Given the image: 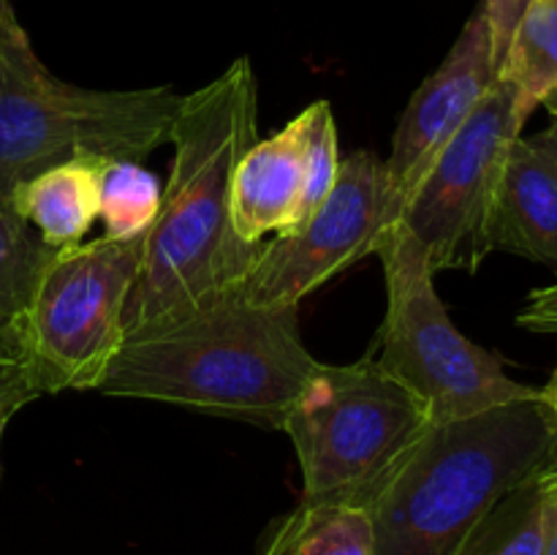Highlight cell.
I'll use <instances>...</instances> for the list:
<instances>
[{"label":"cell","instance_id":"19","mask_svg":"<svg viewBox=\"0 0 557 555\" xmlns=\"http://www.w3.org/2000/svg\"><path fill=\"white\" fill-rule=\"evenodd\" d=\"M44 395V386L38 384L30 362L20 351L14 337V326L0 332V452H3L5 428L11 419Z\"/></svg>","mask_w":557,"mask_h":555},{"label":"cell","instance_id":"11","mask_svg":"<svg viewBox=\"0 0 557 555\" xmlns=\"http://www.w3.org/2000/svg\"><path fill=\"white\" fill-rule=\"evenodd\" d=\"M490 250L557 267V118L506 152L487 221Z\"/></svg>","mask_w":557,"mask_h":555},{"label":"cell","instance_id":"20","mask_svg":"<svg viewBox=\"0 0 557 555\" xmlns=\"http://www.w3.org/2000/svg\"><path fill=\"white\" fill-rule=\"evenodd\" d=\"M531 3L533 0H482L484 20H487L490 27V44H493V63L498 74L506 52H509L511 36H515L517 25H520L522 14Z\"/></svg>","mask_w":557,"mask_h":555},{"label":"cell","instance_id":"23","mask_svg":"<svg viewBox=\"0 0 557 555\" xmlns=\"http://www.w3.org/2000/svg\"><path fill=\"white\" fill-rule=\"evenodd\" d=\"M536 482H539V490H542L544 495H549V498H557V457L553 462H549L547 468H544L542 473H539Z\"/></svg>","mask_w":557,"mask_h":555},{"label":"cell","instance_id":"18","mask_svg":"<svg viewBox=\"0 0 557 555\" xmlns=\"http://www.w3.org/2000/svg\"><path fill=\"white\" fill-rule=\"evenodd\" d=\"M542 490L533 477L484 517L460 555H542Z\"/></svg>","mask_w":557,"mask_h":555},{"label":"cell","instance_id":"10","mask_svg":"<svg viewBox=\"0 0 557 555\" xmlns=\"http://www.w3.org/2000/svg\"><path fill=\"white\" fill-rule=\"evenodd\" d=\"M498 71L493 63V44L484 11L466 22L457 36L455 47L444 63L422 82L408 101L395 136H392L389 158L384 161L386 174V212L384 234L395 226L403 207L419 188L424 174L430 172L444 147L455 139L473 109L479 107Z\"/></svg>","mask_w":557,"mask_h":555},{"label":"cell","instance_id":"24","mask_svg":"<svg viewBox=\"0 0 557 555\" xmlns=\"http://www.w3.org/2000/svg\"><path fill=\"white\" fill-rule=\"evenodd\" d=\"M539 395H542V403L549 408V414H553L555 422H557V368H555L553 379L547 381V386H542V390H539Z\"/></svg>","mask_w":557,"mask_h":555},{"label":"cell","instance_id":"1","mask_svg":"<svg viewBox=\"0 0 557 555\" xmlns=\"http://www.w3.org/2000/svg\"><path fill=\"white\" fill-rule=\"evenodd\" d=\"M256 139L259 82L248 58L183 96L169 136L172 172L125 305V330L228 292L248 275L264 245L243 243L234 232L232 185Z\"/></svg>","mask_w":557,"mask_h":555},{"label":"cell","instance_id":"16","mask_svg":"<svg viewBox=\"0 0 557 555\" xmlns=\"http://www.w3.org/2000/svg\"><path fill=\"white\" fill-rule=\"evenodd\" d=\"M163 188L141 161L109 158L98 169V218L107 226L103 237L134 239L152 229L161 212Z\"/></svg>","mask_w":557,"mask_h":555},{"label":"cell","instance_id":"3","mask_svg":"<svg viewBox=\"0 0 557 555\" xmlns=\"http://www.w3.org/2000/svg\"><path fill=\"white\" fill-rule=\"evenodd\" d=\"M557 457L542 395L430 422L373 498L375 555H460L484 517Z\"/></svg>","mask_w":557,"mask_h":555},{"label":"cell","instance_id":"6","mask_svg":"<svg viewBox=\"0 0 557 555\" xmlns=\"http://www.w3.org/2000/svg\"><path fill=\"white\" fill-rule=\"evenodd\" d=\"M147 234L54 248L14 321L20 351L44 395L98 390L125 335V305L141 270Z\"/></svg>","mask_w":557,"mask_h":555},{"label":"cell","instance_id":"9","mask_svg":"<svg viewBox=\"0 0 557 555\" xmlns=\"http://www.w3.org/2000/svg\"><path fill=\"white\" fill-rule=\"evenodd\" d=\"M384 212V161L375 152H354L341 161L319 210L297 232L264 243L237 292L261 305H299L341 270L375 256Z\"/></svg>","mask_w":557,"mask_h":555},{"label":"cell","instance_id":"15","mask_svg":"<svg viewBox=\"0 0 557 555\" xmlns=\"http://www.w3.org/2000/svg\"><path fill=\"white\" fill-rule=\"evenodd\" d=\"M498 76L515 85L528 118L539 107L557 118V0H533L528 5Z\"/></svg>","mask_w":557,"mask_h":555},{"label":"cell","instance_id":"12","mask_svg":"<svg viewBox=\"0 0 557 555\" xmlns=\"http://www.w3.org/2000/svg\"><path fill=\"white\" fill-rule=\"evenodd\" d=\"M308 188V141L302 118L270 139H256L239 158L232 185V226L248 245L267 234H292L302 226Z\"/></svg>","mask_w":557,"mask_h":555},{"label":"cell","instance_id":"21","mask_svg":"<svg viewBox=\"0 0 557 555\" xmlns=\"http://www.w3.org/2000/svg\"><path fill=\"white\" fill-rule=\"evenodd\" d=\"M517 326L542 335H557V283L531 292L528 303L517 313Z\"/></svg>","mask_w":557,"mask_h":555},{"label":"cell","instance_id":"22","mask_svg":"<svg viewBox=\"0 0 557 555\" xmlns=\"http://www.w3.org/2000/svg\"><path fill=\"white\" fill-rule=\"evenodd\" d=\"M544 511V550L542 555H557V498L542 493Z\"/></svg>","mask_w":557,"mask_h":555},{"label":"cell","instance_id":"14","mask_svg":"<svg viewBox=\"0 0 557 555\" xmlns=\"http://www.w3.org/2000/svg\"><path fill=\"white\" fill-rule=\"evenodd\" d=\"M261 555H375L373 515L351 501H299L270 528Z\"/></svg>","mask_w":557,"mask_h":555},{"label":"cell","instance_id":"2","mask_svg":"<svg viewBox=\"0 0 557 555\" xmlns=\"http://www.w3.org/2000/svg\"><path fill=\"white\" fill-rule=\"evenodd\" d=\"M315 368L299 305H261L234 286L125 330L98 390L281 428Z\"/></svg>","mask_w":557,"mask_h":555},{"label":"cell","instance_id":"8","mask_svg":"<svg viewBox=\"0 0 557 555\" xmlns=\"http://www.w3.org/2000/svg\"><path fill=\"white\" fill-rule=\"evenodd\" d=\"M525 123L515 85L498 76L386 234L411 243L433 272H476L493 254L487 245L490 210L506 152Z\"/></svg>","mask_w":557,"mask_h":555},{"label":"cell","instance_id":"13","mask_svg":"<svg viewBox=\"0 0 557 555\" xmlns=\"http://www.w3.org/2000/svg\"><path fill=\"white\" fill-rule=\"evenodd\" d=\"M103 158L76 156L44 169L11 196L16 215L49 248L82 243L98 218V169Z\"/></svg>","mask_w":557,"mask_h":555},{"label":"cell","instance_id":"7","mask_svg":"<svg viewBox=\"0 0 557 555\" xmlns=\"http://www.w3.org/2000/svg\"><path fill=\"white\" fill-rule=\"evenodd\" d=\"M375 256L386 275L379 365L422 403L430 422L539 397L536 386L506 375L495 354L457 330L435 292V272L411 243L386 234Z\"/></svg>","mask_w":557,"mask_h":555},{"label":"cell","instance_id":"4","mask_svg":"<svg viewBox=\"0 0 557 555\" xmlns=\"http://www.w3.org/2000/svg\"><path fill=\"white\" fill-rule=\"evenodd\" d=\"M180 103L172 87L87 90L58 79L0 0V199L76 156L145 161L169 141Z\"/></svg>","mask_w":557,"mask_h":555},{"label":"cell","instance_id":"17","mask_svg":"<svg viewBox=\"0 0 557 555\" xmlns=\"http://www.w3.org/2000/svg\"><path fill=\"white\" fill-rule=\"evenodd\" d=\"M54 248L16 215L11 199H0V332L11 330L30 299L33 286Z\"/></svg>","mask_w":557,"mask_h":555},{"label":"cell","instance_id":"5","mask_svg":"<svg viewBox=\"0 0 557 555\" xmlns=\"http://www.w3.org/2000/svg\"><path fill=\"white\" fill-rule=\"evenodd\" d=\"M428 428L422 403L379 359L319 362L281 424L302 471L299 501H351L370 509Z\"/></svg>","mask_w":557,"mask_h":555}]
</instances>
